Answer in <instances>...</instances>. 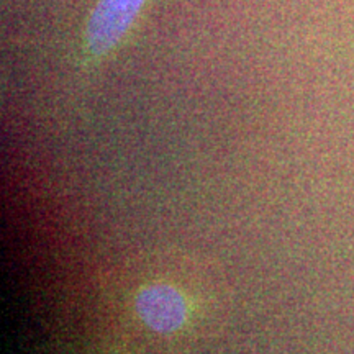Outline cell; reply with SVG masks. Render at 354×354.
<instances>
[{"label": "cell", "mask_w": 354, "mask_h": 354, "mask_svg": "<svg viewBox=\"0 0 354 354\" xmlns=\"http://www.w3.org/2000/svg\"><path fill=\"white\" fill-rule=\"evenodd\" d=\"M145 0H100L88 17L84 48L92 57H100L115 48L133 25Z\"/></svg>", "instance_id": "6da1fadb"}, {"label": "cell", "mask_w": 354, "mask_h": 354, "mask_svg": "<svg viewBox=\"0 0 354 354\" xmlns=\"http://www.w3.org/2000/svg\"><path fill=\"white\" fill-rule=\"evenodd\" d=\"M136 310L146 325L158 333H172L187 318V300L176 287L153 284L141 289L136 297Z\"/></svg>", "instance_id": "7a4b0ae2"}]
</instances>
